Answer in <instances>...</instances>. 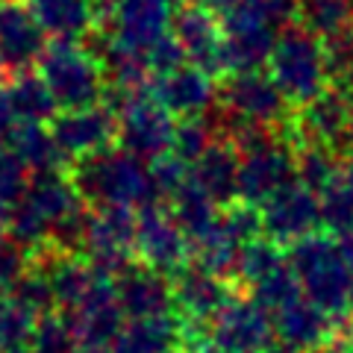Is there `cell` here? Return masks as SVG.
Returning <instances> with one entry per match:
<instances>
[{
	"label": "cell",
	"mask_w": 353,
	"mask_h": 353,
	"mask_svg": "<svg viewBox=\"0 0 353 353\" xmlns=\"http://www.w3.org/2000/svg\"><path fill=\"white\" fill-rule=\"evenodd\" d=\"M68 180L80 201L92 209H132L141 212L159 201L153 189L150 165L121 148L97 150L71 165Z\"/></svg>",
	"instance_id": "cell-1"
},
{
	"label": "cell",
	"mask_w": 353,
	"mask_h": 353,
	"mask_svg": "<svg viewBox=\"0 0 353 353\" xmlns=\"http://www.w3.org/2000/svg\"><path fill=\"white\" fill-rule=\"evenodd\" d=\"M289 265L306 301L324 309L330 318H341L350 309L353 268L341 253L339 239L330 233H312L292 245Z\"/></svg>",
	"instance_id": "cell-2"
},
{
	"label": "cell",
	"mask_w": 353,
	"mask_h": 353,
	"mask_svg": "<svg viewBox=\"0 0 353 353\" xmlns=\"http://www.w3.org/2000/svg\"><path fill=\"white\" fill-rule=\"evenodd\" d=\"M80 203L83 201L77 194L74 183L68 180V174L57 171L32 176L27 194L9 206L6 239L15 241L18 248H24L27 253H36L50 241V230L57 227V221Z\"/></svg>",
	"instance_id": "cell-3"
},
{
	"label": "cell",
	"mask_w": 353,
	"mask_h": 353,
	"mask_svg": "<svg viewBox=\"0 0 353 353\" xmlns=\"http://www.w3.org/2000/svg\"><path fill=\"white\" fill-rule=\"evenodd\" d=\"M36 71L44 85L50 88L59 112L103 103L106 80L101 59L92 53V48H83L80 41H50Z\"/></svg>",
	"instance_id": "cell-4"
},
{
	"label": "cell",
	"mask_w": 353,
	"mask_h": 353,
	"mask_svg": "<svg viewBox=\"0 0 353 353\" xmlns=\"http://www.w3.org/2000/svg\"><path fill=\"white\" fill-rule=\"evenodd\" d=\"M268 74L285 101L303 109L330 88L324 41L306 32L303 27L283 30L268 59Z\"/></svg>",
	"instance_id": "cell-5"
},
{
	"label": "cell",
	"mask_w": 353,
	"mask_h": 353,
	"mask_svg": "<svg viewBox=\"0 0 353 353\" xmlns=\"http://www.w3.org/2000/svg\"><path fill=\"white\" fill-rule=\"evenodd\" d=\"M224 30V62L227 74L262 71L277 44V24L259 0H241L230 12L221 15Z\"/></svg>",
	"instance_id": "cell-6"
},
{
	"label": "cell",
	"mask_w": 353,
	"mask_h": 353,
	"mask_svg": "<svg viewBox=\"0 0 353 353\" xmlns=\"http://www.w3.org/2000/svg\"><path fill=\"white\" fill-rule=\"evenodd\" d=\"M101 32L118 48L148 53L153 44L171 36L176 0H101Z\"/></svg>",
	"instance_id": "cell-7"
},
{
	"label": "cell",
	"mask_w": 353,
	"mask_h": 353,
	"mask_svg": "<svg viewBox=\"0 0 353 353\" xmlns=\"http://www.w3.org/2000/svg\"><path fill=\"white\" fill-rule=\"evenodd\" d=\"M218 106L239 121V124L268 127V130H289V101L283 97L277 83L265 71H248V74H230L218 88Z\"/></svg>",
	"instance_id": "cell-8"
},
{
	"label": "cell",
	"mask_w": 353,
	"mask_h": 353,
	"mask_svg": "<svg viewBox=\"0 0 353 353\" xmlns=\"http://www.w3.org/2000/svg\"><path fill=\"white\" fill-rule=\"evenodd\" d=\"M176 121L150 92H141L115 109L118 148L139 159H159L174 148Z\"/></svg>",
	"instance_id": "cell-9"
},
{
	"label": "cell",
	"mask_w": 353,
	"mask_h": 353,
	"mask_svg": "<svg viewBox=\"0 0 353 353\" xmlns=\"http://www.w3.org/2000/svg\"><path fill=\"white\" fill-rule=\"evenodd\" d=\"M136 218L132 209H92L83 259L106 280H118L130 265H136Z\"/></svg>",
	"instance_id": "cell-10"
},
{
	"label": "cell",
	"mask_w": 353,
	"mask_h": 353,
	"mask_svg": "<svg viewBox=\"0 0 353 353\" xmlns=\"http://www.w3.org/2000/svg\"><path fill=\"white\" fill-rule=\"evenodd\" d=\"M239 201L250 206H262L277 192L297 180V150L289 132H280L262 148L239 153Z\"/></svg>",
	"instance_id": "cell-11"
},
{
	"label": "cell",
	"mask_w": 353,
	"mask_h": 353,
	"mask_svg": "<svg viewBox=\"0 0 353 353\" xmlns=\"http://www.w3.org/2000/svg\"><path fill=\"white\" fill-rule=\"evenodd\" d=\"M209 345L215 353H268L274 318L250 297H233L209 327Z\"/></svg>",
	"instance_id": "cell-12"
},
{
	"label": "cell",
	"mask_w": 353,
	"mask_h": 353,
	"mask_svg": "<svg viewBox=\"0 0 353 353\" xmlns=\"http://www.w3.org/2000/svg\"><path fill=\"white\" fill-rule=\"evenodd\" d=\"M136 253L139 262L153 271L180 274L185 268V259L192 256V245L168 209L153 203L141 209L136 218Z\"/></svg>",
	"instance_id": "cell-13"
},
{
	"label": "cell",
	"mask_w": 353,
	"mask_h": 353,
	"mask_svg": "<svg viewBox=\"0 0 353 353\" xmlns=\"http://www.w3.org/2000/svg\"><path fill=\"white\" fill-rule=\"evenodd\" d=\"M262 215V233L277 245H297L301 239L312 236L321 227V206L318 194L301 183L285 185L271 201L259 206Z\"/></svg>",
	"instance_id": "cell-14"
},
{
	"label": "cell",
	"mask_w": 353,
	"mask_h": 353,
	"mask_svg": "<svg viewBox=\"0 0 353 353\" xmlns=\"http://www.w3.org/2000/svg\"><path fill=\"white\" fill-rule=\"evenodd\" d=\"M171 36L185 53V62L201 68L203 74L215 77L227 74V62H224V30L221 21L209 12L201 3H185L176 9L174 24H171Z\"/></svg>",
	"instance_id": "cell-15"
},
{
	"label": "cell",
	"mask_w": 353,
	"mask_h": 353,
	"mask_svg": "<svg viewBox=\"0 0 353 353\" xmlns=\"http://www.w3.org/2000/svg\"><path fill=\"white\" fill-rule=\"evenodd\" d=\"M68 324L74 330V336L80 339L83 350H94V347H112L115 339L121 336V330L127 324V315L118 303V292L115 283L106 277H97L80 303L65 312Z\"/></svg>",
	"instance_id": "cell-16"
},
{
	"label": "cell",
	"mask_w": 353,
	"mask_h": 353,
	"mask_svg": "<svg viewBox=\"0 0 353 353\" xmlns=\"http://www.w3.org/2000/svg\"><path fill=\"white\" fill-rule=\"evenodd\" d=\"M347 130H350V94L339 88H327L312 103H306L292 118V141L297 145H324L336 153H347Z\"/></svg>",
	"instance_id": "cell-17"
},
{
	"label": "cell",
	"mask_w": 353,
	"mask_h": 353,
	"mask_svg": "<svg viewBox=\"0 0 353 353\" xmlns=\"http://www.w3.org/2000/svg\"><path fill=\"white\" fill-rule=\"evenodd\" d=\"M50 132L57 139L65 159H83L97 150L112 148L115 139V112L106 103L83 106V109H65L50 121Z\"/></svg>",
	"instance_id": "cell-18"
},
{
	"label": "cell",
	"mask_w": 353,
	"mask_h": 353,
	"mask_svg": "<svg viewBox=\"0 0 353 353\" xmlns=\"http://www.w3.org/2000/svg\"><path fill=\"white\" fill-rule=\"evenodd\" d=\"M48 50V36L39 27L27 0H0V62L6 71L24 74L39 65Z\"/></svg>",
	"instance_id": "cell-19"
},
{
	"label": "cell",
	"mask_w": 353,
	"mask_h": 353,
	"mask_svg": "<svg viewBox=\"0 0 353 353\" xmlns=\"http://www.w3.org/2000/svg\"><path fill=\"white\" fill-rule=\"evenodd\" d=\"M174 309L176 318L185 324H209L215 321L233 294H230L227 280L215 277L197 265H189L180 274H174Z\"/></svg>",
	"instance_id": "cell-20"
},
{
	"label": "cell",
	"mask_w": 353,
	"mask_h": 353,
	"mask_svg": "<svg viewBox=\"0 0 353 353\" xmlns=\"http://www.w3.org/2000/svg\"><path fill=\"white\" fill-rule=\"evenodd\" d=\"M150 94L176 118H203L218 106V92L212 77L185 62L165 77H157L150 85Z\"/></svg>",
	"instance_id": "cell-21"
},
{
	"label": "cell",
	"mask_w": 353,
	"mask_h": 353,
	"mask_svg": "<svg viewBox=\"0 0 353 353\" xmlns=\"http://www.w3.org/2000/svg\"><path fill=\"white\" fill-rule=\"evenodd\" d=\"M115 292H118V303L130 321L171 315L174 309V285L168 283V277L141 262L130 265L115 280Z\"/></svg>",
	"instance_id": "cell-22"
},
{
	"label": "cell",
	"mask_w": 353,
	"mask_h": 353,
	"mask_svg": "<svg viewBox=\"0 0 353 353\" xmlns=\"http://www.w3.org/2000/svg\"><path fill=\"white\" fill-rule=\"evenodd\" d=\"M274 318V333L283 345H289L297 353H312L318 347H324L333 341L336 327L330 321V315L324 309H318L312 301L297 297L294 303L280 309Z\"/></svg>",
	"instance_id": "cell-23"
},
{
	"label": "cell",
	"mask_w": 353,
	"mask_h": 353,
	"mask_svg": "<svg viewBox=\"0 0 353 353\" xmlns=\"http://www.w3.org/2000/svg\"><path fill=\"white\" fill-rule=\"evenodd\" d=\"M44 36L57 41H83L97 30L94 0H27Z\"/></svg>",
	"instance_id": "cell-24"
},
{
	"label": "cell",
	"mask_w": 353,
	"mask_h": 353,
	"mask_svg": "<svg viewBox=\"0 0 353 353\" xmlns=\"http://www.w3.org/2000/svg\"><path fill=\"white\" fill-rule=\"evenodd\" d=\"M239 165L241 157L230 141L218 139L201 159L192 165V180L212 197L218 206H230L239 197Z\"/></svg>",
	"instance_id": "cell-25"
},
{
	"label": "cell",
	"mask_w": 353,
	"mask_h": 353,
	"mask_svg": "<svg viewBox=\"0 0 353 353\" xmlns=\"http://www.w3.org/2000/svg\"><path fill=\"white\" fill-rule=\"evenodd\" d=\"M183 341V324L174 312L159 318H136L115 339V353H171Z\"/></svg>",
	"instance_id": "cell-26"
},
{
	"label": "cell",
	"mask_w": 353,
	"mask_h": 353,
	"mask_svg": "<svg viewBox=\"0 0 353 353\" xmlns=\"http://www.w3.org/2000/svg\"><path fill=\"white\" fill-rule=\"evenodd\" d=\"M6 148L27 165L32 176L62 171L65 157L57 145V139H53V132L44 124H18L15 132L9 136Z\"/></svg>",
	"instance_id": "cell-27"
},
{
	"label": "cell",
	"mask_w": 353,
	"mask_h": 353,
	"mask_svg": "<svg viewBox=\"0 0 353 353\" xmlns=\"http://www.w3.org/2000/svg\"><path fill=\"white\" fill-rule=\"evenodd\" d=\"M6 94L15 109L18 124H48V121L59 115V106L53 101L50 88L39 77V71L12 74V80L6 85Z\"/></svg>",
	"instance_id": "cell-28"
},
{
	"label": "cell",
	"mask_w": 353,
	"mask_h": 353,
	"mask_svg": "<svg viewBox=\"0 0 353 353\" xmlns=\"http://www.w3.org/2000/svg\"><path fill=\"white\" fill-rule=\"evenodd\" d=\"M297 21L321 41L345 36L353 30V0H297Z\"/></svg>",
	"instance_id": "cell-29"
},
{
	"label": "cell",
	"mask_w": 353,
	"mask_h": 353,
	"mask_svg": "<svg viewBox=\"0 0 353 353\" xmlns=\"http://www.w3.org/2000/svg\"><path fill=\"white\" fill-rule=\"evenodd\" d=\"M168 212L176 221V227L185 233V239L192 241L194 236H201L203 230L212 224L221 209H218V203L212 201V197H209L189 176V183H185L176 194L168 197Z\"/></svg>",
	"instance_id": "cell-30"
},
{
	"label": "cell",
	"mask_w": 353,
	"mask_h": 353,
	"mask_svg": "<svg viewBox=\"0 0 353 353\" xmlns=\"http://www.w3.org/2000/svg\"><path fill=\"white\" fill-rule=\"evenodd\" d=\"M297 183L312 189L315 194L327 189L339 174H345V165L339 162V153L324 145H297Z\"/></svg>",
	"instance_id": "cell-31"
},
{
	"label": "cell",
	"mask_w": 353,
	"mask_h": 353,
	"mask_svg": "<svg viewBox=\"0 0 353 353\" xmlns=\"http://www.w3.org/2000/svg\"><path fill=\"white\" fill-rule=\"evenodd\" d=\"M318 206H321V224L330 236H341L353 227V180L347 171L318 192Z\"/></svg>",
	"instance_id": "cell-32"
},
{
	"label": "cell",
	"mask_w": 353,
	"mask_h": 353,
	"mask_svg": "<svg viewBox=\"0 0 353 353\" xmlns=\"http://www.w3.org/2000/svg\"><path fill=\"white\" fill-rule=\"evenodd\" d=\"M285 262L289 259L283 256V248L277 245V241H271L268 236H259V239H253L241 248L239 265H236V277L245 283L248 289H253L259 280H265L271 271H277Z\"/></svg>",
	"instance_id": "cell-33"
},
{
	"label": "cell",
	"mask_w": 353,
	"mask_h": 353,
	"mask_svg": "<svg viewBox=\"0 0 353 353\" xmlns=\"http://www.w3.org/2000/svg\"><path fill=\"white\" fill-rule=\"evenodd\" d=\"M297 297H303V292H301V283H297L289 262L280 265L277 271H271L268 277L259 280L250 289V301H256L265 312H271V315H277L280 309L294 303Z\"/></svg>",
	"instance_id": "cell-34"
},
{
	"label": "cell",
	"mask_w": 353,
	"mask_h": 353,
	"mask_svg": "<svg viewBox=\"0 0 353 353\" xmlns=\"http://www.w3.org/2000/svg\"><path fill=\"white\" fill-rule=\"evenodd\" d=\"M215 141H218V132H215V124H212V118L209 115H203V118H183L180 124H176L171 153L192 168V165L201 159L203 153L215 145Z\"/></svg>",
	"instance_id": "cell-35"
},
{
	"label": "cell",
	"mask_w": 353,
	"mask_h": 353,
	"mask_svg": "<svg viewBox=\"0 0 353 353\" xmlns=\"http://www.w3.org/2000/svg\"><path fill=\"white\" fill-rule=\"evenodd\" d=\"M30 353H83L80 339L74 336L68 318L59 312L41 315L30 339Z\"/></svg>",
	"instance_id": "cell-36"
},
{
	"label": "cell",
	"mask_w": 353,
	"mask_h": 353,
	"mask_svg": "<svg viewBox=\"0 0 353 353\" xmlns=\"http://www.w3.org/2000/svg\"><path fill=\"white\" fill-rule=\"evenodd\" d=\"M36 321L39 315L30 312L24 303H18L15 297H3L0 301V353L27 347L32 330H36Z\"/></svg>",
	"instance_id": "cell-37"
},
{
	"label": "cell",
	"mask_w": 353,
	"mask_h": 353,
	"mask_svg": "<svg viewBox=\"0 0 353 353\" xmlns=\"http://www.w3.org/2000/svg\"><path fill=\"white\" fill-rule=\"evenodd\" d=\"M32 174L9 148H0V201L6 206L18 203L27 194Z\"/></svg>",
	"instance_id": "cell-38"
},
{
	"label": "cell",
	"mask_w": 353,
	"mask_h": 353,
	"mask_svg": "<svg viewBox=\"0 0 353 353\" xmlns=\"http://www.w3.org/2000/svg\"><path fill=\"white\" fill-rule=\"evenodd\" d=\"M150 176H153V189L159 197H171L189 183L192 168L183 159H176L174 153H165V157L150 162Z\"/></svg>",
	"instance_id": "cell-39"
},
{
	"label": "cell",
	"mask_w": 353,
	"mask_h": 353,
	"mask_svg": "<svg viewBox=\"0 0 353 353\" xmlns=\"http://www.w3.org/2000/svg\"><path fill=\"white\" fill-rule=\"evenodd\" d=\"M30 259H32V253L18 248L15 241H9V239L0 241V301L15 292L21 277L30 271Z\"/></svg>",
	"instance_id": "cell-40"
},
{
	"label": "cell",
	"mask_w": 353,
	"mask_h": 353,
	"mask_svg": "<svg viewBox=\"0 0 353 353\" xmlns=\"http://www.w3.org/2000/svg\"><path fill=\"white\" fill-rule=\"evenodd\" d=\"M145 57H148L150 74H157V77H165V74H171V71H176V68H183L185 65V53H183L180 44H176L174 36H165L162 41H157Z\"/></svg>",
	"instance_id": "cell-41"
},
{
	"label": "cell",
	"mask_w": 353,
	"mask_h": 353,
	"mask_svg": "<svg viewBox=\"0 0 353 353\" xmlns=\"http://www.w3.org/2000/svg\"><path fill=\"white\" fill-rule=\"evenodd\" d=\"M15 127H18L15 109H12V103H9L6 88H0V145H6L9 136L15 132Z\"/></svg>",
	"instance_id": "cell-42"
},
{
	"label": "cell",
	"mask_w": 353,
	"mask_h": 353,
	"mask_svg": "<svg viewBox=\"0 0 353 353\" xmlns=\"http://www.w3.org/2000/svg\"><path fill=\"white\" fill-rule=\"evenodd\" d=\"M197 3L206 6L209 12H221V15H224V12H230L233 6H239L241 0H197Z\"/></svg>",
	"instance_id": "cell-43"
},
{
	"label": "cell",
	"mask_w": 353,
	"mask_h": 353,
	"mask_svg": "<svg viewBox=\"0 0 353 353\" xmlns=\"http://www.w3.org/2000/svg\"><path fill=\"white\" fill-rule=\"evenodd\" d=\"M339 245H341V253H345L347 265L353 268V227L347 230V233H341V236H339Z\"/></svg>",
	"instance_id": "cell-44"
},
{
	"label": "cell",
	"mask_w": 353,
	"mask_h": 353,
	"mask_svg": "<svg viewBox=\"0 0 353 353\" xmlns=\"http://www.w3.org/2000/svg\"><path fill=\"white\" fill-rule=\"evenodd\" d=\"M6 227H9V206L0 201V241H6Z\"/></svg>",
	"instance_id": "cell-45"
},
{
	"label": "cell",
	"mask_w": 353,
	"mask_h": 353,
	"mask_svg": "<svg viewBox=\"0 0 353 353\" xmlns=\"http://www.w3.org/2000/svg\"><path fill=\"white\" fill-rule=\"evenodd\" d=\"M345 171H347V176H350V180H353V150L347 153V165H345Z\"/></svg>",
	"instance_id": "cell-46"
},
{
	"label": "cell",
	"mask_w": 353,
	"mask_h": 353,
	"mask_svg": "<svg viewBox=\"0 0 353 353\" xmlns=\"http://www.w3.org/2000/svg\"><path fill=\"white\" fill-rule=\"evenodd\" d=\"M83 353H115L112 347H94V350H83Z\"/></svg>",
	"instance_id": "cell-47"
},
{
	"label": "cell",
	"mask_w": 353,
	"mask_h": 353,
	"mask_svg": "<svg viewBox=\"0 0 353 353\" xmlns=\"http://www.w3.org/2000/svg\"><path fill=\"white\" fill-rule=\"evenodd\" d=\"M6 353H30L27 347H21V350H6Z\"/></svg>",
	"instance_id": "cell-48"
},
{
	"label": "cell",
	"mask_w": 353,
	"mask_h": 353,
	"mask_svg": "<svg viewBox=\"0 0 353 353\" xmlns=\"http://www.w3.org/2000/svg\"><path fill=\"white\" fill-rule=\"evenodd\" d=\"M3 71H6V68H3V62H0V80H3Z\"/></svg>",
	"instance_id": "cell-49"
},
{
	"label": "cell",
	"mask_w": 353,
	"mask_h": 353,
	"mask_svg": "<svg viewBox=\"0 0 353 353\" xmlns=\"http://www.w3.org/2000/svg\"><path fill=\"white\" fill-rule=\"evenodd\" d=\"M350 312H353V289H350Z\"/></svg>",
	"instance_id": "cell-50"
},
{
	"label": "cell",
	"mask_w": 353,
	"mask_h": 353,
	"mask_svg": "<svg viewBox=\"0 0 353 353\" xmlns=\"http://www.w3.org/2000/svg\"><path fill=\"white\" fill-rule=\"evenodd\" d=\"M171 353H189V350H171Z\"/></svg>",
	"instance_id": "cell-51"
},
{
	"label": "cell",
	"mask_w": 353,
	"mask_h": 353,
	"mask_svg": "<svg viewBox=\"0 0 353 353\" xmlns=\"http://www.w3.org/2000/svg\"><path fill=\"white\" fill-rule=\"evenodd\" d=\"M259 3H271V0H259Z\"/></svg>",
	"instance_id": "cell-52"
}]
</instances>
